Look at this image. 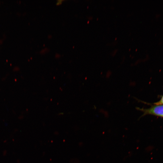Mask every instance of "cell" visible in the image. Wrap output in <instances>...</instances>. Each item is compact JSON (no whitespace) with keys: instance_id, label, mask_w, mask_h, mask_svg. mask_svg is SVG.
I'll use <instances>...</instances> for the list:
<instances>
[{"instance_id":"1","label":"cell","mask_w":163,"mask_h":163,"mask_svg":"<svg viewBox=\"0 0 163 163\" xmlns=\"http://www.w3.org/2000/svg\"><path fill=\"white\" fill-rule=\"evenodd\" d=\"M136 109L143 112V116L146 114H150L163 117V105H156L146 109L139 107H136Z\"/></svg>"},{"instance_id":"2","label":"cell","mask_w":163,"mask_h":163,"mask_svg":"<svg viewBox=\"0 0 163 163\" xmlns=\"http://www.w3.org/2000/svg\"><path fill=\"white\" fill-rule=\"evenodd\" d=\"M155 104L156 105H160L163 104V96L161 100L158 102L155 103Z\"/></svg>"}]
</instances>
